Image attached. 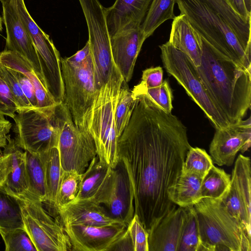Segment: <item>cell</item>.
Segmentation results:
<instances>
[{
    "label": "cell",
    "instance_id": "obj_1",
    "mask_svg": "<svg viewBox=\"0 0 251 251\" xmlns=\"http://www.w3.org/2000/svg\"><path fill=\"white\" fill-rule=\"evenodd\" d=\"M132 94L134 106L119 138L118 155L128 176L134 214L148 231L176 206L168 191L180 176L191 146L186 127L176 116L145 94Z\"/></svg>",
    "mask_w": 251,
    "mask_h": 251
},
{
    "label": "cell",
    "instance_id": "obj_2",
    "mask_svg": "<svg viewBox=\"0 0 251 251\" xmlns=\"http://www.w3.org/2000/svg\"><path fill=\"white\" fill-rule=\"evenodd\" d=\"M197 69L212 101L229 124L243 119L251 104V72L225 56L201 37Z\"/></svg>",
    "mask_w": 251,
    "mask_h": 251
},
{
    "label": "cell",
    "instance_id": "obj_3",
    "mask_svg": "<svg viewBox=\"0 0 251 251\" xmlns=\"http://www.w3.org/2000/svg\"><path fill=\"white\" fill-rule=\"evenodd\" d=\"M193 207L200 236L197 251H251V234L221 199L202 198Z\"/></svg>",
    "mask_w": 251,
    "mask_h": 251
},
{
    "label": "cell",
    "instance_id": "obj_4",
    "mask_svg": "<svg viewBox=\"0 0 251 251\" xmlns=\"http://www.w3.org/2000/svg\"><path fill=\"white\" fill-rule=\"evenodd\" d=\"M61 69L64 90L63 103L75 124L88 131V124L98 91L88 40L75 54L61 58Z\"/></svg>",
    "mask_w": 251,
    "mask_h": 251
},
{
    "label": "cell",
    "instance_id": "obj_5",
    "mask_svg": "<svg viewBox=\"0 0 251 251\" xmlns=\"http://www.w3.org/2000/svg\"><path fill=\"white\" fill-rule=\"evenodd\" d=\"M124 81L114 64L107 81L96 94L88 124L99 160L112 168L119 162L114 112Z\"/></svg>",
    "mask_w": 251,
    "mask_h": 251
},
{
    "label": "cell",
    "instance_id": "obj_6",
    "mask_svg": "<svg viewBox=\"0 0 251 251\" xmlns=\"http://www.w3.org/2000/svg\"><path fill=\"white\" fill-rule=\"evenodd\" d=\"M200 35L220 53L251 72V51L241 45L230 26L204 0H176Z\"/></svg>",
    "mask_w": 251,
    "mask_h": 251
},
{
    "label": "cell",
    "instance_id": "obj_7",
    "mask_svg": "<svg viewBox=\"0 0 251 251\" xmlns=\"http://www.w3.org/2000/svg\"><path fill=\"white\" fill-rule=\"evenodd\" d=\"M161 58L167 72L174 77L187 94L201 109L216 129L229 124L210 99L199 76L197 67L183 52L168 41L159 46Z\"/></svg>",
    "mask_w": 251,
    "mask_h": 251
},
{
    "label": "cell",
    "instance_id": "obj_8",
    "mask_svg": "<svg viewBox=\"0 0 251 251\" xmlns=\"http://www.w3.org/2000/svg\"><path fill=\"white\" fill-rule=\"evenodd\" d=\"M9 194L18 201L24 229L37 251L72 250L63 226L49 215L41 201L28 192L23 195Z\"/></svg>",
    "mask_w": 251,
    "mask_h": 251
},
{
    "label": "cell",
    "instance_id": "obj_9",
    "mask_svg": "<svg viewBox=\"0 0 251 251\" xmlns=\"http://www.w3.org/2000/svg\"><path fill=\"white\" fill-rule=\"evenodd\" d=\"M54 117L59 129L57 148L62 172L82 174L97 156L94 140L88 131L75 124L63 102L56 106Z\"/></svg>",
    "mask_w": 251,
    "mask_h": 251
},
{
    "label": "cell",
    "instance_id": "obj_10",
    "mask_svg": "<svg viewBox=\"0 0 251 251\" xmlns=\"http://www.w3.org/2000/svg\"><path fill=\"white\" fill-rule=\"evenodd\" d=\"M55 107L48 110L33 107L17 110L13 119L15 141L19 148L40 154L57 147L59 129L54 117Z\"/></svg>",
    "mask_w": 251,
    "mask_h": 251
},
{
    "label": "cell",
    "instance_id": "obj_11",
    "mask_svg": "<svg viewBox=\"0 0 251 251\" xmlns=\"http://www.w3.org/2000/svg\"><path fill=\"white\" fill-rule=\"evenodd\" d=\"M86 19L97 89L106 83L114 63L105 8L98 0H78Z\"/></svg>",
    "mask_w": 251,
    "mask_h": 251
},
{
    "label": "cell",
    "instance_id": "obj_12",
    "mask_svg": "<svg viewBox=\"0 0 251 251\" xmlns=\"http://www.w3.org/2000/svg\"><path fill=\"white\" fill-rule=\"evenodd\" d=\"M94 200L103 204L112 218L127 226L134 215L133 196L127 173L121 162L112 169Z\"/></svg>",
    "mask_w": 251,
    "mask_h": 251
},
{
    "label": "cell",
    "instance_id": "obj_13",
    "mask_svg": "<svg viewBox=\"0 0 251 251\" xmlns=\"http://www.w3.org/2000/svg\"><path fill=\"white\" fill-rule=\"evenodd\" d=\"M249 157L240 154L231 176L229 187L221 198L230 214L251 233V168Z\"/></svg>",
    "mask_w": 251,
    "mask_h": 251
},
{
    "label": "cell",
    "instance_id": "obj_14",
    "mask_svg": "<svg viewBox=\"0 0 251 251\" xmlns=\"http://www.w3.org/2000/svg\"><path fill=\"white\" fill-rule=\"evenodd\" d=\"M251 143V117L241 120L222 128L216 129L209 146L213 162L219 166H230L239 151L249 150Z\"/></svg>",
    "mask_w": 251,
    "mask_h": 251
},
{
    "label": "cell",
    "instance_id": "obj_15",
    "mask_svg": "<svg viewBox=\"0 0 251 251\" xmlns=\"http://www.w3.org/2000/svg\"><path fill=\"white\" fill-rule=\"evenodd\" d=\"M0 1L6 29L5 50L14 51L29 61L44 84L36 50L22 22L14 0H0Z\"/></svg>",
    "mask_w": 251,
    "mask_h": 251
},
{
    "label": "cell",
    "instance_id": "obj_16",
    "mask_svg": "<svg viewBox=\"0 0 251 251\" xmlns=\"http://www.w3.org/2000/svg\"><path fill=\"white\" fill-rule=\"evenodd\" d=\"M72 246V250L108 251L124 234L125 225L91 226L83 225L63 226Z\"/></svg>",
    "mask_w": 251,
    "mask_h": 251
},
{
    "label": "cell",
    "instance_id": "obj_17",
    "mask_svg": "<svg viewBox=\"0 0 251 251\" xmlns=\"http://www.w3.org/2000/svg\"><path fill=\"white\" fill-rule=\"evenodd\" d=\"M22 22L36 50L42 75L50 78L61 72V57L49 36L33 20L25 6L24 0H14Z\"/></svg>",
    "mask_w": 251,
    "mask_h": 251
},
{
    "label": "cell",
    "instance_id": "obj_18",
    "mask_svg": "<svg viewBox=\"0 0 251 251\" xmlns=\"http://www.w3.org/2000/svg\"><path fill=\"white\" fill-rule=\"evenodd\" d=\"M186 215L176 205L161 217L148 231V251H177Z\"/></svg>",
    "mask_w": 251,
    "mask_h": 251
},
{
    "label": "cell",
    "instance_id": "obj_19",
    "mask_svg": "<svg viewBox=\"0 0 251 251\" xmlns=\"http://www.w3.org/2000/svg\"><path fill=\"white\" fill-rule=\"evenodd\" d=\"M146 39L141 26L124 29L110 37L114 63L126 83L132 77L137 57Z\"/></svg>",
    "mask_w": 251,
    "mask_h": 251
},
{
    "label": "cell",
    "instance_id": "obj_20",
    "mask_svg": "<svg viewBox=\"0 0 251 251\" xmlns=\"http://www.w3.org/2000/svg\"><path fill=\"white\" fill-rule=\"evenodd\" d=\"M57 213L62 226L67 225L91 226L125 225L111 217L105 208L94 199L75 201L61 208Z\"/></svg>",
    "mask_w": 251,
    "mask_h": 251
},
{
    "label": "cell",
    "instance_id": "obj_21",
    "mask_svg": "<svg viewBox=\"0 0 251 251\" xmlns=\"http://www.w3.org/2000/svg\"><path fill=\"white\" fill-rule=\"evenodd\" d=\"M152 0H116L105 8L106 20L110 37L121 31L140 26Z\"/></svg>",
    "mask_w": 251,
    "mask_h": 251
},
{
    "label": "cell",
    "instance_id": "obj_22",
    "mask_svg": "<svg viewBox=\"0 0 251 251\" xmlns=\"http://www.w3.org/2000/svg\"><path fill=\"white\" fill-rule=\"evenodd\" d=\"M168 42L185 53L196 67L200 66L202 53V41L186 16L180 14L173 20Z\"/></svg>",
    "mask_w": 251,
    "mask_h": 251
},
{
    "label": "cell",
    "instance_id": "obj_23",
    "mask_svg": "<svg viewBox=\"0 0 251 251\" xmlns=\"http://www.w3.org/2000/svg\"><path fill=\"white\" fill-rule=\"evenodd\" d=\"M0 64L14 71L20 72L31 81L37 100L36 108L50 109L57 105L35 74L31 64L18 53L7 50L0 52Z\"/></svg>",
    "mask_w": 251,
    "mask_h": 251
},
{
    "label": "cell",
    "instance_id": "obj_24",
    "mask_svg": "<svg viewBox=\"0 0 251 251\" xmlns=\"http://www.w3.org/2000/svg\"><path fill=\"white\" fill-rule=\"evenodd\" d=\"M4 151L9 155L10 172L4 184L1 186L8 193L23 195L28 192L25 154L16 144L15 139L7 135Z\"/></svg>",
    "mask_w": 251,
    "mask_h": 251
},
{
    "label": "cell",
    "instance_id": "obj_25",
    "mask_svg": "<svg viewBox=\"0 0 251 251\" xmlns=\"http://www.w3.org/2000/svg\"><path fill=\"white\" fill-rule=\"evenodd\" d=\"M203 177L182 169L175 184L168 191L169 199L181 207L193 206L201 199Z\"/></svg>",
    "mask_w": 251,
    "mask_h": 251
},
{
    "label": "cell",
    "instance_id": "obj_26",
    "mask_svg": "<svg viewBox=\"0 0 251 251\" xmlns=\"http://www.w3.org/2000/svg\"><path fill=\"white\" fill-rule=\"evenodd\" d=\"M230 26L246 50L251 47V22L238 14L226 0H204Z\"/></svg>",
    "mask_w": 251,
    "mask_h": 251
},
{
    "label": "cell",
    "instance_id": "obj_27",
    "mask_svg": "<svg viewBox=\"0 0 251 251\" xmlns=\"http://www.w3.org/2000/svg\"><path fill=\"white\" fill-rule=\"evenodd\" d=\"M112 169L100 160L98 156L94 158L82 174L80 189L75 201L94 199L109 176Z\"/></svg>",
    "mask_w": 251,
    "mask_h": 251
},
{
    "label": "cell",
    "instance_id": "obj_28",
    "mask_svg": "<svg viewBox=\"0 0 251 251\" xmlns=\"http://www.w3.org/2000/svg\"><path fill=\"white\" fill-rule=\"evenodd\" d=\"M39 154L45 172L47 195L45 203L55 209L56 195L62 173L58 149L53 147Z\"/></svg>",
    "mask_w": 251,
    "mask_h": 251
},
{
    "label": "cell",
    "instance_id": "obj_29",
    "mask_svg": "<svg viewBox=\"0 0 251 251\" xmlns=\"http://www.w3.org/2000/svg\"><path fill=\"white\" fill-rule=\"evenodd\" d=\"M28 192L43 203L46 202V187L44 168L38 153L25 151Z\"/></svg>",
    "mask_w": 251,
    "mask_h": 251
},
{
    "label": "cell",
    "instance_id": "obj_30",
    "mask_svg": "<svg viewBox=\"0 0 251 251\" xmlns=\"http://www.w3.org/2000/svg\"><path fill=\"white\" fill-rule=\"evenodd\" d=\"M176 0H152L141 28L147 39L161 24L168 20H174V6Z\"/></svg>",
    "mask_w": 251,
    "mask_h": 251
},
{
    "label": "cell",
    "instance_id": "obj_31",
    "mask_svg": "<svg viewBox=\"0 0 251 251\" xmlns=\"http://www.w3.org/2000/svg\"><path fill=\"white\" fill-rule=\"evenodd\" d=\"M16 228L24 229L16 199L0 186V234Z\"/></svg>",
    "mask_w": 251,
    "mask_h": 251
},
{
    "label": "cell",
    "instance_id": "obj_32",
    "mask_svg": "<svg viewBox=\"0 0 251 251\" xmlns=\"http://www.w3.org/2000/svg\"><path fill=\"white\" fill-rule=\"evenodd\" d=\"M230 181L229 174L213 165L203 178L202 198L221 199L228 189Z\"/></svg>",
    "mask_w": 251,
    "mask_h": 251
},
{
    "label": "cell",
    "instance_id": "obj_33",
    "mask_svg": "<svg viewBox=\"0 0 251 251\" xmlns=\"http://www.w3.org/2000/svg\"><path fill=\"white\" fill-rule=\"evenodd\" d=\"M82 174L76 172H62L56 195L55 210L75 201L79 194Z\"/></svg>",
    "mask_w": 251,
    "mask_h": 251
},
{
    "label": "cell",
    "instance_id": "obj_34",
    "mask_svg": "<svg viewBox=\"0 0 251 251\" xmlns=\"http://www.w3.org/2000/svg\"><path fill=\"white\" fill-rule=\"evenodd\" d=\"M135 99L124 81L116 104L114 118L117 137H120L127 125L134 108Z\"/></svg>",
    "mask_w": 251,
    "mask_h": 251
},
{
    "label": "cell",
    "instance_id": "obj_35",
    "mask_svg": "<svg viewBox=\"0 0 251 251\" xmlns=\"http://www.w3.org/2000/svg\"><path fill=\"white\" fill-rule=\"evenodd\" d=\"M186 215L177 251H197L200 243L196 213L193 206L186 207Z\"/></svg>",
    "mask_w": 251,
    "mask_h": 251
},
{
    "label": "cell",
    "instance_id": "obj_36",
    "mask_svg": "<svg viewBox=\"0 0 251 251\" xmlns=\"http://www.w3.org/2000/svg\"><path fill=\"white\" fill-rule=\"evenodd\" d=\"M213 165L211 156L205 150L191 147L187 153L183 169L204 177Z\"/></svg>",
    "mask_w": 251,
    "mask_h": 251
},
{
    "label": "cell",
    "instance_id": "obj_37",
    "mask_svg": "<svg viewBox=\"0 0 251 251\" xmlns=\"http://www.w3.org/2000/svg\"><path fill=\"white\" fill-rule=\"evenodd\" d=\"M132 91L145 94L164 111L172 112L173 96L167 80L163 81L160 86L152 88L141 89L135 86Z\"/></svg>",
    "mask_w": 251,
    "mask_h": 251
},
{
    "label": "cell",
    "instance_id": "obj_38",
    "mask_svg": "<svg viewBox=\"0 0 251 251\" xmlns=\"http://www.w3.org/2000/svg\"><path fill=\"white\" fill-rule=\"evenodd\" d=\"M0 235L6 251H37L25 229L16 228Z\"/></svg>",
    "mask_w": 251,
    "mask_h": 251
},
{
    "label": "cell",
    "instance_id": "obj_39",
    "mask_svg": "<svg viewBox=\"0 0 251 251\" xmlns=\"http://www.w3.org/2000/svg\"><path fill=\"white\" fill-rule=\"evenodd\" d=\"M2 76L19 109L32 107L11 69L0 64Z\"/></svg>",
    "mask_w": 251,
    "mask_h": 251
},
{
    "label": "cell",
    "instance_id": "obj_40",
    "mask_svg": "<svg viewBox=\"0 0 251 251\" xmlns=\"http://www.w3.org/2000/svg\"><path fill=\"white\" fill-rule=\"evenodd\" d=\"M133 251H148V232L137 215L134 214L127 227Z\"/></svg>",
    "mask_w": 251,
    "mask_h": 251
},
{
    "label": "cell",
    "instance_id": "obj_41",
    "mask_svg": "<svg viewBox=\"0 0 251 251\" xmlns=\"http://www.w3.org/2000/svg\"><path fill=\"white\" fill-rule=\"evenodd\" d=\"M18 109L14 98L3 79L0 64V116H7L13 119Z\"/></svg>",
    "mask_w": 251,
    "mask_h": 251
},
{
    "label": "cell",
    "instance_id": "obj_42",
    "mask_svg": "<svg viewBox=\"0 0 251 251\" xmlns=\"http://www.w3.org/2000/svg\"><path fill=\"white\" fill-rule=\"evenodd\" d=\"M163 71L160 67H151L143 71L141 82L136 85L141 89L158 87L163 82Z\"/></svg>",
    "mask_w": 251,
    "mask_h": 251
},
{
    "label": "cell",
    "instance_id": "obj_43",
    "mask_svg": "<svg viewBox=\"0 0 251 251\" xmlns=\"http://www.w3.org/2000/svg\"><path fill=\"white\" fill-rule=\"evenodd\" d=\"M11 70L18 79L24 94L32 107L36 108L37 105V100L35 96V89L31 81L22 73Z\"/></svg>",
    "mask_w": 251,
    "mask_h": 251
},
{
    "label": "cell",
    "instance_id": "obj_44",
    "mask_svg": "<svg viewBox=\"0 0 251 251\" xmlns=\"http://www.w3.org/2000/svg\"><path fill=\"white\" fill-rule=\"evenodd\" d=\"M109 251H132L133 246L126 229L124 234L112 245Z\"/></svg>",
    "mask_w": 251,
    "mask_h": 251
},
{
    "label": "cell",
    "instance_id": "obj_45",
    "mask_svg": "<svg viewBox=\"0 0 251 251\" xmlns=\"http://www.w3.org/2000/svg\"><path fill=\"white\" fill-rule=\"evenodd\" d=\"M10 157L9 154L3 151V154L0 155V186L3 185L9 173Z\"/></svg>",
    "mask_w": 251,
    "mask_h": 251
},
{
    "label": "cell",
    "instance_id": "obj_46",
    "mask_svg": "<svg viewBox=\"0 0 251 251\" xmlns=\"http://www.w3.org/2000/svg\"><path fill=\"white\" fill-rule=\"evenodd\" d=\"M232 8L246 21L251 22V14L249 13L244 0H226Z\"/></svg>",
    "mask_w": 251,
    "mask_h": 251
},
{
    "label": "cell",
    "instance_id": "obj_47",
    "mask_svg": "<svg viewBox=\"0 0 251 251\" xmlns=\"http://www.w3.org/2000/svg\"><path fill=\"white\" fill-rule=\"evenodd\" d=\"M11 129H6L0 132V155L3 154L2 149L5 147L7 143V135Z\"/></svg>",
    "mask_w": 251,
    "mask_h": 251
},
{
    "label": "cell",
    "instance_id": "obj_48",
    "mask_svg": "<svg viewBox=\"0 0 251 251\" xmlns=\"http://www.w3.org/2000/svg\"><path fill=\"white\" fill-rule=\"evenodd\" d=\"M244 1L247 11L251 14V0H244Z\"/></svg>",
    "mask_w": 251,
    "mask_h": 251
},
{
    "label": "cell",
    "instance_id": "obj_49",
    "mask_svg": "<svg viewBox=\"0 0 251 251\" xmlns=\"http://www.w3.org/2000/svg\"><path fill=\"white\" fill-rule=\"evenodd\" d=\"M2 19L0 16V32L2 31Z\"/></svg>",
    "mask_w": 251,
    "mask_h": 251
}]
</instances>
